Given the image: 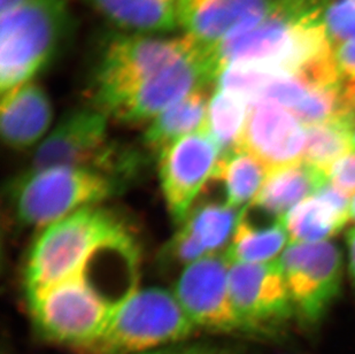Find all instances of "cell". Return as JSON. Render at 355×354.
<instances>
[{
	"label": "cell",
	"instance_id": "cell-12",
	"mask_svg": "<svg viewBox=\"0 0 355 354\" xmlns=\"http://www.w3.org/2000/svg\"><path fill=\"white\" fill-rule=\"evenodd\" d=\"M211 84L205 67L202 47L197 42L191 54L141 84L120 101L108 113V117L125 124L151 122L193 91Z\"/></svg>",
	"mask_w": 355,
	"mask_h": 354
},
{
	"label": "cell",
	"instance_id": "cell-14",
	"mask_svg": "<svg viewBox=\"0 0 355 354\" xmlns=\"http://www.w3.org/2000/svg\"><path fill=\"white\" fill-rule=\"evenodd\" d=\"M276 0H178V24L202 45H216L258 24Z\"/></svg>",
	"mask_w": 355,
	"mask_h": 354
},
{
	"label": "cell",
	"instance_id": "cell-34",
	"mask_svg": "<svg viewBox=\"0 0 355 354\" xmlns=\"http://www.w3.org/2000/svg\"><path fill=\"white\" fill-rule=\"evenodd\" d=\"M349 1H353V3H355V0H349Z\"/></svg>",
	"mask_w": 355,
	"mask_h": 354
},
{
	"label": "cell",
	"instance_id": "cell-5",
	"mask_svg": "<svg viewBox=\"0 0 355 354\" xmlns=\"http://www.w3.org/2000/svg\"><path fill=\"white\" fill-rule=\"evenodd\" d=\"M123 178L96 167L45 168L21 175L12 184L10 196L21 224L46 228L118 194Z\"/></svg>",
	"mask_w": 355,
	"mask_h": 354
},
{
	"label": "cell",
	"instance_id": "cell-26",
	"mask_svg": "<svg viewBox=\"0 0 355 354\" xmlns=\"http://www.w3.org/2000/svg\"><path fill=\"white\" fill-rule=\"evenodd\" d=\"M329 183L352 197L355 194V152L342 158L330 168Z\"/></svg>",
	"mask_w": 355,
	"mask_h": 354
},
{
	"label": "cell",
	"instance_id": "cell-32",
	"mask_svg": "<svg viewBox=\"0 0 355 354\" xmlns=\"http://www.w3.org/2000/svg\"><path fill=\"white\" fill-rule=\"evenodd\" d=\"M349 220L355 224V194L351 198V206H349Z\"/></svg>",
	"mask_w": 355,
	"mask_h": 354
},
{
	"label": "cell",
	"instance_id": "cell-18",
	"mask_svg": "<svg viewBox=\"0 0 355 354\" xmlns=\"http://www.w3.org/2000/svg\"><path fill=\"white\" fill-rule=\"evenodd\" d=\"M208 103L207 87H199L162 112L148 124L143 135L145 147L159 155L175 142L205 129Z\"/></svg>",
	"mask_w": 355,
	"mask_h": 354
},
{
	"label": "cell",
	"instance_id": "cell-6",
	"mask_svg": "<svg viewBox=\"0 0 355 354\" xmlns=\"http://www.w3.org/2000/svg\"><path fill=\"white\" fill-rule=\"evenodd\" d=\"M28 304L38 334L74 352L92 343L120 306L80 269Z\"/></svg>",
	"mask_w": 355,
	"mask_h": 354
},
{
	"label": "cell",
	"instance_id": "cell-28",
	"mask_svg": "<svg viewBox=\"0 0 355 354\" xmlns=\"http://www.w3.org/2000/svg\"><path fill=\"white\" fill-rule=\"evenodd\" d=\"M336 62L343 80L355 81V43H347L335 49Z\"/></svg>",
	"mask_w": 355,
	"mask_h": 354
},
{
	"label": "cell",
	"instance_id": "cell-11",
	"mask_svg": "<svg viewBox=\"0 0 355 354\" xmlns=\"http://www.w3.org/2000/svg\"><path fill=\"white\" fill-rule=\"evenodd\" d=\"M229 289L244 332L270 330L295 315L278 260L230 264Z\"/></svg>",
	"mask_w": 355,
	"mask_h": 354
},
{
	"label": "cell",
	"instance_id": "cell-22",
	"mask_svg": "<svg viewBox=\"0 0 355 354\" xmlns=\"http://www.w3.org/2000/svg\"><path fill=\"white\" fill-rule=\"evenodd\" d=\"M355 117L329 121L306 127L302 161L328 174L330 168L353 152Z\"/></svg>",
	"mask_w": 355,
	"mask_h": 354
},
{
	"label": "cell",
	"instance_id": "cell-17",
	"mask_svg": "<svg viewBox=\"0 0 355 354\" xmlns=\"http://www.w3.org/2000/svg\"><path fill=\"white\" fill-rule=\"evenodd\" d=\"M329 184V176L304 161L269 171L265 183L250 206L276 219L284 217L299 203Z\"/></svg>",
	"mask_w": 355,
	"mask_h": 354
},
{
	"label": "cell",
	"instance_id": "cell-3",
	"mask_svg": "<svg viewBox=\"0 0 355 354\" xmlns=\"http://www.w3.org/2000/svg\"><path fill=\"white\" fill-rule=\"evenodd\" d=\"M198 329L174 292L137 290L119 306L101 335L76 354H141L190 341Z\"/></svg>",
	"mask_w": 355,
	"mask_h": 354
},
{
	"label": "cell",
	"instance_id": "cell-23",
	"mask_svg": "<svg viewBox=\"0 0 355 354\" xmlns=\"http://www.w3.org/2000/svg\"><path fill=\"white\" fill-rule=\"evenodd\" d=\"M248 107L244 98L218 87L209 98L206 130L218 143L222 155L241 146Z\"/></svg>",
	"mask_w": 355,
	"mask_h": 354
},
{
	"label": "cell",
	"instance_id": "cell-16",
	"mask_svg": "<svg viewBox=\"0 0 355 354\" xmlns=\"http://www.w3.org/2000/svg\"><path fill=\"white\" fill-rule=\"evenodd\" d=\"M351 198L329 183L299 203L283 217L290 244L321 243L338 234L349 221Z\"/></svg>",
	"mask_w": 355,
	"mask_h": 354
},
{
	"label": "cell",
	"instance_id": "cell-8",
	"mask_svg": "<svg viewBox=\"0 0 355 354\" xmlns=\"http://www.w3.org/2000/svg\"><path fill=\"white\" fill-rule=\"evenodd\" d=\"M295 314L318 323L340 292L343 259L338 246L325 241L290 244L278 259Z\"/></svg>",
	"mask_w": 355,
	"mask_h": 354
},
{
	"label": "cell",
	"instance_id": "cell-10",
	"mask_svg": "<svg viewBox=\"0 0 355 354\" xmlns=\"http://www.w3.org/2000/svg\"><path fill=\"white\" fill-rule=\"evenodd\" d=\"M158 157L168 211L176 222H184L201 189L213 180L221 149L205 128L171 144Z\"/></svg>",
	"mask_w": 355,
	"mask_h": 354
},
{
	"label": "cell",
	"instance_id": "cell-24",
	"mask_svg": "<svg viewBox=\"0 0 355 354\" xmlns=\"http://www.w3.org/2000/svg\"><path fill=\"white\" fill-rule=\"evenodd\" d=\"M243 210L229 206L227 203L202 205L190 212L182 227L197 239L208 255L218 254L232 241Z\"/></svg>",
	"mask_w": 355,
	"mask_h": 354
},
{
	"label": "cell",
	"instance_id": "cell-27",
	"mask_svg": "<svg viewBox=\"0 0 355 354\" xmlns=\"http://www.w3.org/2000/svg\"><path fill=\"white\" fill-rule=\"evenodd\" d=\"M141 354H236L232 348L225 345L215 344L211 342H183L168 348Z\"/></svg>",
	"mask_w": 355,
	"mask_h": 354
},
{
	"label": "cell",
	"instance_id": "cell-31",
	"mask_svg": "<svg viewBox=\"0 0 355 354\" xmlns=\"http://www.w3.org/2000/svg\"><path fill=\"white\" fill-rule=\"evenodd\" d=\"M26 0H0V12L5 13L7 10H12L14 7L19 6Z\"/></svg>",
	"mask_w": 355,
	"mask_h": 354
},
{
	"label": "cell",
	"instance_id": "cell-15",
	"mask_svg": "<svg viewBox=\"0 0 355 354\" xmlns=\"http://www.w3.org/2000/svg\"><path fill=\"white\" fill-rule=\"evenodd\" d=\"M0 127L5 143L15 150L31 147L49 130L53 110L43 87L33 81L1 94Z\"/></svg>",
	"mask_w": 355,
	"mask_h": 354
},
{
	"label": "cell",
	"instance_id": "cell-29",
	"mask_svg": "<svg viewBox=\"0 0 355 354\" xmlns=\"http://www.w3.org/2000/svg\"><path fill=\"white\" fill-rule=\"evenodd\" d=\"M347 246H349V271L355 283V227L347 233Z\"/></svg>",
	"mask_w": 355,
	"mask_h": 354
},
{
	"label": "cell",
	"instance_id": "cell-21",
	"mask_svg": "<svg viewBox=\"0 0 355 354\" xmlns=\"http://www.w3.org/2000/svg\"><path fill=\"white\" fill-rule=\"evenodd\" d=\"M268 174V168L261 161L239 147L222 155L213 180L223 184L225 203L239 208L251 204Z\"/></svg>",
	"mask_w": 355,
	"mask_h": 354
},
{
	"label": "cell",
	"instance_id": "cell-2",
	"mask_svg": "<svg viewBox=\"0 0 355 354\" xmlns=\"http://www.w3.org/2000/svg\"><path fill=\"white\" fill-rule=\"evenodd\" d=\"M197 47L185 35L158 40L137 34H111L101 42L89 74L91 106L108 113L151 77L191 54Z\"/></svg>",
	"mask_w": 355,
	"mask_h": 354
},
{
	"label": "cell",
	"instance_id": "cell-20",
	"mask_svg": "<svg viewBox=\"0 0 355 354\" xmlns=\"http://www.w3.org/2000/svg\"><path fill=\"white\" fill-rule=\"evenodd\" d=\"M246 208L232 236L225 255L230 264H267L275 261L288 244V235L283 217L268 227H257L246 217Z\"/></svg>",
	"mask_w": 355,
	"mask_h": 354
},
{
	"label": "cell",
	"instance_id": "cell-25",
	"mask_svg": "<svg viewBox=\"0 0 355 354\" xmlns=\"http://www.w3.org/2000/svg\"><path fill=\"white\" fill-rule=\"evenodd\" d=\"M323 21L334 47L355 43V3L349 0H327Z\"/></svg>",
	"mask_w": 355,
	"mask_h": 354
},
{
	"label": "cell",
	"instance_id": "cell-33",
	"mask_svg": "<svg viewBox=\"0 0 355 354\" xmlns=\"http://www.w3.org/2000/svg\"><path fill=\"white\" fill-rule=\"evenodd\" d=\"M352 143H353V151H354V152H355V129H354V131H353Z\"/></svg>",
	"mask_w": 355,
	"mask_h": 354
},
{
	"label": "cell",
	"instance_id": "cell-30",
	"mask_svg": "<svg viewBox=\"0 0 355 354\" xmlns=\"http://www.w3.org/2000/svg\"><path fill=\"white\" fill-rule=\"evenodd\" d=\"M344 98L346 104L354 112L355 114V81L347 82L344 87Z\"/></svg>",
	"mask_w": 355,
	"mask_h": 354
},
{
	"label": "cell",
	"instance_id": "cell-1",
	"mask_svg": "<svg viewBox=\"0 0 355 354\" xmlns=\"http://www.w3.org/2000/svg\"><path fill=\"white\" fill-rule=\"evenodd\" d=\"M131 233L120 214L94 205L44 228L24 271L27 299L78 273L103 245Z\"/></svg>",
	"mask_w": 355,
	"mask_h": 354
},
{
	"label": "cell",
	"instance_id": "cell-7",
	"mask_svg": "<svg viewBox=\"0 0 355 354\" xmlns=\"http://www.w3.org/2000/svg\"><path fill=\"white\" fill-rule=\"evenodd\" d=\"M106 114L84 107L64 114L43 143H40L29 171L52 167H96L125 177L130 158L115 157L107 143Z\"/></svg>",
	"mask_w": 355,
	"mask_h": 354
},
{
	"label": "cell",
	"instance_id": "cell-9",
	"mask_svg": "<svg viewBox=\"0 0 355 354\" xmlns=\"http://www.w3.org/2000/svg\"><path fill=\"white\" fill-rule=\"evenodd\" d=\"M230 261L211 254L184 267L174 294L198 330L216 334L244 332L229 289Z\"/></svg>",
	"mask_w": 355,
	"mask_h": 354
},
{
	"label": "cell",
	"instance_id": "cell-13",
	"mask_svg": "<svg viewBox=\"0 0 355 354\" xmlns=\"http://www.w3.org/2000/svg\"><path fill=\"white\" fill-rule=\"evenodd\" d=\"M305 145L306 127L290 110L270 101L250 104L239 147L269 171L302 162Z\"/></svg>",
	"mask_w": 355,
	"mask_h": 354
},
{
	"label": "cell",
	"instance_id": "cell-4",
	"mask_svg": "<svg viewBox=\"0 0 355 354\" xmlns=\"http://www.w3.org/2000/svg\"><path fill=\"white\" fill-rule=\"evenodd\" d=\"M71 24L66 0H26L1 13V94L43 71L60 50Z\"/></svg>",
	"mask_w": 355,
	"mask_h": 354
},
{
	"label": "cell",
	"instance_id": "cell-19",
	"mask_svg": "<svg viewBox=\"0 0 355 354\" xmlns=\"http://www.w3.org/2000/svg\"><path fill=\"white\" fill-rule=\"evenodd\" d=\"M131 34L167 33L178 27V0H84Z\"/></svg>",
	"mask_w": 355,
	"mask_h": 354
}]
</instances>
